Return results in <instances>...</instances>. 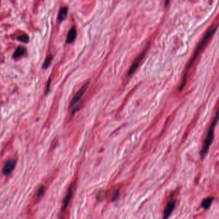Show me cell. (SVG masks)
Wrapping results in <instances>:
<instances>
[{
	"label": "cell",
	"mask_w": 219,
	"mask_h": 219,
	"mask_svg": "<svg viewBox=\"0 0 219 219\" xmlns=\"http://www.w3.org/2000/svg\"><path fill=\"white\" fill-rule=\"evenodd\" d=\"M217 27H218V24H217V23L213 24V25L210 27L209 29H208L207 32H206V34H205L203 39L201 40V41L199 42V45L197 46V47L196 48L195 51L192 57L190 59V60L189 61V63H188L187 66H186V67L185 71V73H184V75H183L182 82H181V86H179V91L182 90L184 88V87H185V86L186 84V80H187L188 71L190 70L191 66H192V65L195 63V60L197 58V57L199 56V55L200 54V53H201L202 50L203 49L205 46H206L207 43L208 42V41H209L210 39L212 38L213 35L214 34V33L216 31V30H217Z\"/></svg>",
	"instance_id": "obj_1"
},
{
	"label": "cell",
	"mask_w": 219,
	"mask_h": 219,
	"mask_svg": "<svg viewBox=\"0 0 219 219\" xmlns=\"http://www.w3.org/2000/svg\"><path fill=\"white\" fill-rule=\"evenodd\" d=\"M218 120H219V107L217 110V113H216L215 118H213L212 123L211 124L209 130H208L206 137V139H205L204 145L203 146H202V148L201 152V156L202 159H204L205 158V156H206V155L207 154L210 146L213 142V137H214L215 128L216 124H217Z\"/></svg>",
	"instance_id": "obj_2"
},
{
	"label": "cell",
	"mask_w": 219,
	"mask_h": 219,
	"mask_svg": "<svg viewBox=\"0 0 219 219\" xmlns=\"http://www.w3.org/2000/svg\"><path fill=\"white\" fill-rule=\"evenodd\" d=\"M89 84H90V82H87L86 83H85L82 86V88H81L80 90L77 91V93L74 96L71 102H70V105H69L70 107L74 106V105L75 104H77V102L80 100L81 98H82V96L84 95V94L86 91L88 90Z\"/></svg>",
	"instance_id": "obj_3"
},
{
	"label": "cell",
	"mask_w": 219,
	"mask_h": 219,
	"mask_svg": "<svg viewBox=\"0 0 219 219\" xmlns=\"http://www.w3.org/2000/svg\"><path fill=\"white\" fill-rule=\"evenodd\" d=\"M147 49L146 48V49L144 51H143V52L140 53L138 56H137V57L135 59L134 61L133 62V63H132V64L131 65V67H130L129 70L128 71V75H131L135 71H136V69L137 68V67L139 66V64L141 63V62L143 60V59L144 58V57L146 54V52H147Z\"/></svg>",
	"instance_id": "obj_4"
},
{
	"label": "cell",
	"mask_w": 219,
	"mask_h": 219,
	"mask_svg": "<svg viewBox=\"0 0 219 219\" xmlns=\"http://www.w3.org/2000/svg\"><path fill=\"white\" fill-rule=\"evenodd\" d=\"M16 161L15 159H9V160L6 161L5 164L4 166L3 169V172L5 175H8L12 172V170L14 169V167L15 166Z\"/></svg>",
	"instance_id": "obj_5"
},
{
	"label": "cell",
	"mask_w": 219,
	"mask_h": 219,
	"mask_svg": "<svg viewBox=\"0 0 219 219\" xmlns=\"http://www.w3.org/2000/svg\"><path fill=\"white\" fill-rule=\"evenodd\" d=\"M175 206V201H174V200H172V201H170L168 202L165 207V209H164V214H163L164 219H166L169 217V216L171 215L173 210H174Z\"/></svg>",
	"instance_id": "obj_6"
},
{
	"label": "cell",
	"mask_w": 219,
	"mask_h": 219,
	"mask_svg": "<svg viewBox=\"0 0 219 219\" xmlns=\"http://www.w3.org/2000/svg\"><path fill=\"white\" fill-rule=\"evenodd\" d=\"M76 36H77L76 28H75V26H73L69 30L68 33H67L66 42L68 43V44L73 42V40H75V39L76 38Z\"/></svg>",
	"instance_id": "obj_7"
},
{
	"label": "cell",
	"mask_w": 219,
	"mask_h": 219,
	"mask_svg": "<svg viewBox=\"0 0 219 219\" xmlns=\"http://www.w3.org/2000/svg\"><path fill=\"white\" fill-rule=\"evenodd\" d=\"M73 186H72L69 189L68 193H67V195L66 196V197H65V199L64 200L63 206V208H62V210H65V209H66V208H67V205H68V204H69L70 199H71V195H73Z\"/></svg>",
	"instance_id": "obj_8"
},
{
	"label": "cell",
	"mask_w": 219,
	"mask_h": 219,
	"mask_svg": "<svg viewBox=\"0 0 219 219\" xmlns=\"http://www.w3.org/2000/svg\"><path fill=\"white\" fill-rule=\"evenodd\" d=\"M213 200H214V198L212 197H207V198L204 199L203 201L202 202V204H201L202 207L203 208L204 210L209 209V208L210 207L211 205H212V203L213 201Z\"/></svg>",
	"instance_id": "obj_9"
},
{
	"label": "cell",
	"mask_w": 219,
	"mask_h": 219,
	"mask_svg": "<svg viewBox=\"0 0 219 219\" xmlns=\"http://www.w3.org/2000/svg\"><path fill=\"white\" fill-rule=\"evenodd\" d=\"M26 49L23 46H18L13 54V58L17 59L25 54Z\"/></svg>",
	"instance_id": "obj_10"
},
{
	"label": "cell",
	"mask_w": 219,
	"mask_h": 219,
	"mask_svg": "<svg viewBox=\"0 0 219 219\" xmlns=\"http://www.w3.org/2000/svg\"><path fill=\"white\" fill-rule=\"evenodd\" d=\"M67 14V7H63L60 9L58 15V20L59 21H63L66 18Z\"/></svg>",
	"instance_id": "obj_11"
},
{
	"label": "cell",
	"mask_w": 219,
	"mask_h": 219,
	"mask_svg": "<svg viewBox=\"0 0 219 219\" xmlns=\"http://www.w3.org/2000/svg\"><path fill=\"white\" fill-rule=\"evenodd\" d=\"M53 59V56L52 55H49L46 58L44 63L42 65V67L44 69H46L48 67V66H50V64H51V62H52V60Z\"/></svg>",
	"instance_id": "obj_12"
},
{
	"label": "cell",
	"mask_w": 219,
	"mask_h": 219,
	"mask_svg": "<svg viewBox=\"0 0 219 219\" xmlns=\"http://www.w3.org/2000/svg\"><path fill=\"white\" fill-rule=\"evenodd\" d=\"M18 39L19 40H20L21 42H28L29 40V37L27 35H22V36H20L18 37Z\"/></svg>",
	"instance_id": "obj_13"
},
{
	"label": "cell",
	"mask_w": 219,
	"mask_h": 219,
	"mask_svg": "<svg viewBox=\"0 0 219 219\" xmlns=\"http://www.w3.org/2000/svg\"><path fill=\"white\" fill-rule=\"evenodd\" d=\"M44 187H40L39 188V190L38 191V193H37V197H40L44 193Z\"/></svg>",
	"instance_id": "obj_14"
}]
</instances>
